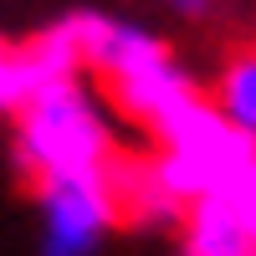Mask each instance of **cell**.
I'll list each match as a JSON object with an SVG mask.
<instances>
[{
  "label": "cell",
  "mask_w": 256,
  "mask_h": 256,
  "mask_svg": "<svg viewBox=\"0 0 256 256\" xmlns=\"http://www.w3.org/2000/svg\"><path fill=\"white\" fill-rule=\"evenodd\" d=\"M16 159L36 184L77 180V174H113L118 169L113 128L102 118L98 98L77 77L41 88L16 113Z\"/></svg>",
  "instance_id": "obj_1"
},
{
  "label": "cell",
  "mask_w": 256,
  "mask_h": 256,
  "mask_svg": "<svg viewBox=\"0 0 256 256\" xmlns=\"http://www.w3.org/2000/svg\"><path fill=\"white\" fill-rule=\"evenodd\" d=\"M154 138H159V159L148 169H154V180L169 190V200L180 210L226 195L256 164V138L241 134L236 123H226V113L205 98Z\"/></svg>",
  "instance_id": "obj_2"
},
{
  "label": "cell",
  "mask_w": 256,
  "mask_h": 256,
  "mask_svg": "<svg viewBox=\"0 0 256 256\" xmlns=\"http://www.w3.org/2000/svg\"><path fill=\"white\" fill-rule=\"evenodd\" d=\"M36 210H41L36 256H92L123 216L118 169L113 174H77V180L36 184Z\"/></svg>",
  "instance_id": "obj_3"
},
{
  "label": "cell",
  "mask_w": 256,
  "mask_h": 256,
  "mask_svg": "<svg viewBox=\"0 0 256 256\" xmlns=\"http://www.w3.org/2000/svg\"><path fill=\"white\" fill-rule=\"evenodd\" d=\"M184 256H256V246L226 200H200L184 210Z\"/></svg>",
  "instance_id": "obj_4"
},
{
  "label": "cell",
  "mask_w": 256,
  "mask_h": 256,
  "mask_svg": "<svg viewBox=\"0 0 256 256\" xmlns=\"http://www.w3.org/2000/svg\"><path fill=\"white\" fill-rule=\"evenodd\" d=\"M216 108L226 113V123H236L241 134L256 138V56H236L216 88Z\"/></svg>",
  "instance_id": "obj_5"
},
{
  "label": "cell",
  "mask_w": 256,
  "mask_h": 256,
  "mask_svg": "<svg viewBox=\"0 0 256 256\" xmlns=\"http://www.w3.org/2000/svg\"><path fill=\"white\" fill-rule=\"evenodd\" d=\"M216 200H226V210L241 220V230H246V236H251V246H256V164H251L246 174L226 190V195H216Z\"/></svg>",
  "instance_id": "obj_6"
},
{
  "label": "cell",
  "mask_w": 256,
  "mask_h": 256,
  "mask_svg": "<svg viewBox=\"0 0 256 256\" xmlns=\"http://www.w3.org/2000/svg\"><path fill=\"white\" fill-rule=\"evenodd\" d=\"M174 6H180V10H205L210 0H174Z\"/></svg>",
  "instance_id": "obj_7"
}]
</instances>
